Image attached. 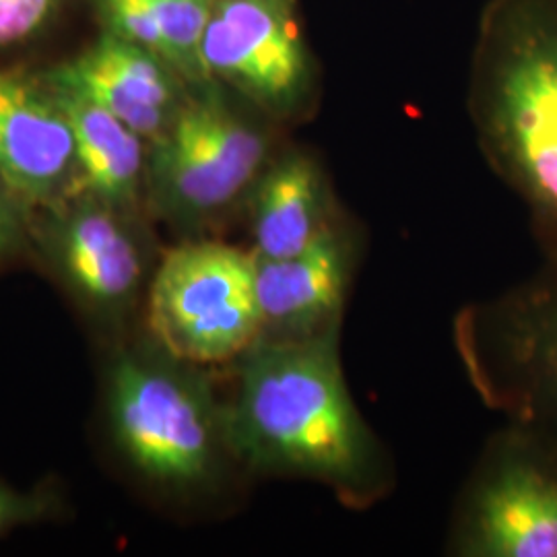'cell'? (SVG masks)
Returning a JSON list of instances; mask_svg holds the SVG:
<instances>
[{
    "label": "cell",
    "instance_id": "1",
    "mask_svg": "<svg viewBox=\"0 0 557 557\" xmlns=\"http://www.w3.org/2000/svg\"><path fill=\"white\" fill-rule=\"evenodd\" d=\"M234 363L225 428L246 473L312 481L359 510L386 498L395 467L349 393L341 329L304 341L259 338Z\"/></svg>",
    "mask_w": 557,
    "mask_h": 557
},
{
    "label": "cell",
    "instance_id": "2",
    "mask_svg": "<svg viewBox=\"0 0 557 557\" xmlns=\"http://www.w3.org/2000/svg\"><path fill=\"white\" fill-rule=\"evenodd\" d=\"M479 139L557 262V0H502L473 98Z\"/></svg>",
    "mask_w": 557,
    "mask_h": 557
},
{
    "label": "cell",
    "instance_id": "3",
    "mask_svg": "<svg viewBox=\"0 0 557 557\" xmlns=\"http://www.w3.org/2000/svg\"><path fill=\"white\" fill-rule=\"evenodd\" d=\"M108 411L120 453L168 496L195 498L227 469H242L227 438L225 403L205 368L168 354L153 338L114 361Z\"/></svg>",
    "mask_w": 557,
    "mask_h": 557
},
{
    "label": "cell",
    "instance_id": "4",
    "mask_svg": "<svg viewBox=\"0 0 557 557\" xmlns=\"http://www.w3.org/2000/svg\"><path fill=\"white\" fill-rule=\"evenodd\" d=\"M453 338L481 403L557 444V262L462 308Z\"/></svg>",
    "mask_w": 557,
    "mask_h": 557
},
{
    "label": "cell",
    "instance_id": "5",
    "mask_svg": "<svg viewBox=\"0 0 557 557\" xmlns=\"http://www.w3.org/2000/svg\"><path fill=\"white\" fill-rule=\"evenodd\" d=\"M271 161V137L215 89L186 94L147 153V186L161 218L197 227L250 197Z\"/></svg>",
    "mask_w": 557,
    "mask_h": 557
},
{
    "label": "cell",
    "instance_id": "6",
    "mask_svg": "<svg viewBox=\"0 0 557 557\" xmlns=\"http://www.w3.org/2000/svg\"><path fill=\"white\" fill-rule=\"evenodd\" d=\"M147 326L168 354L202 368L242 358L260 337L252 250L218 239L170 248L149 281Z\"/></svg>",
    "mask_w": 557,
    "mask_h": 557
},
{
    "label": "cell",
    "instance_id": "7",
    "mask_svg": "<svg viewBox=\"0 0 557 557\" xmlns=\"http://www.w3.org/2000/svg\"><path fill=\"white\" fill-rule=\"evenodd\" d=\"M448 552L557 557V444L506 421L485 442L462 487Z\"/></svg>",
    "mask_w": 557,
    "mask_h": 557
},
{
    "label": "cell",
    "instance_id": "8",
    "mask_svg": "<svg viewBox=\"0 0 557 557\" xmlns=\"http://www.w3.org/2000/svg\"><path fill=\"white\" fill-rule=\"evenodd\" d=\"M200 62L207 79L232 85L275 119H298L312 94L296 0H215Z\"/></svg>",
    "mask_w": 557,
    "mask_h": 557
},
{
    "label": "cell",
    "instance_id": "9",
    "mask_svg": "<svg viewBox=\"0 0 557 557\" xmlns=\"http://www.w3.org/2000/svg\"><path fill=\"white\" fill-rule=\"evenodd\" d=\"M358 259L359 236L347 220L294 257L255 255L259 338L304 341L338 331Z\"/></svg>",
    "mask_w": 557,
    "mask_h": 557
},
{
    "label": "cell",
    "instance_id": "10",
    "mask_svg": "<svg viewBox=\"0 0 557 557\" xmlns=\"http://www.w3.org/2000/svg\"><path fill=\"white\" fill-rule=\"evenodd\" d=\"M120 211L87 195L59 207L46 232L50 257L64 281L106 317L124 314L145 281L143 246Z\"/></svg>",
    "mask_w": 557,
    "mask_h": 557
},
{
    "label": "cell",
    "instance_id": "11",
    "mask_svg": "<svg viewBox=\"0 0 557 557\" xmlns=\"http://www.w3.org/2000/svg\"><path fill=\"white\" fill-rule=\"evenodd\" d=\"M79 180L71 124L54 96L0 73V182L27 207H57Z\"/></svg>",
    "mask_w": 557,
    "mask_h": 557
},
{
    "label": "cell",
    "instance_id": "12",
    "mask_svg": "<svg viewBox=\"0 0 557 557\" xmlns=\"http://www.w3.org/2000/svg\"><path fill=\"white\" fill-rule=\"evenodd\" d=\"M52 85L96 101L149 143L170 126L186 98L176 73L160 57L119 34L60 66Z\"/></svg>",
    "mask_w": 557,
    "mask_h": 557
},
{
    "label": "cell",
    "instance_id": "13",
    "mask_svg": "<svg viewBox=\"0 0 557 557\" xmlns=\"http://www.w3.org/2000/svg\"><path fill=\"white\" fill-rule=\"evenodd\" d=\"M248 202L252 252L262 259L294 257L343 221L319 161L299 149L269 161Z\"/></svg>",
    "mask_w": 557,
    "mask_h": 557
},
{
    "label": "cell",
    "instance_id": "14",
    "mask_svg": "<svg viewBox=\"0 0 557 557\" xmlns=\"http://www.w3.org/2000/svg\"><path fill=\"white\" fill-rule=\"evenodd\" d=\"M52 96L73 131L81 188L119 209L131 207L147 182L145 139L69 87L52 85Z\"/></svg>",
    "mask_w": 557,
    "mask_h": 557
},
{
    "label": "cell",
    "instance_id": "15",
    "mask_svg": "<svg viewBox=\"0 0 557 557\" xmlns=\"http://www.w3.org/2000/svg\"><path fill=\"white\" fill-rule=\"evenodd\" d=\"M160 23L163 60L195 87L209 83L200 62V44L215 0H149Z\"/></svg>",
    "mask_w": 557,
    "mask_h": 557
},
{
    "label": "cell",
    "instance_id": "16",
    "mask_svg": "<svg viewBox=\"0 0 557 557\" xmlns=\"http://www.w3.org/2000/svg\"><path fill=\"white\" fill-rule=\"evenodd\" d=\"M103 4L119 36L163 60L160 23L149 0H103Z\"/></svg>",
    "mask_w": 557,
    "mask_h": 557
},
{
    "label": "cell",
    "instance_id": "17",
    "mask_svg": "<svg viewBox=\"0 0 557 557\" xmlns=\"http://www.w3.org/2000/svg\"><path fill=\"white\" fill-rule=\"evenodd\" d=\"M59 0H0V46L36 34L54 13Z\"/></svg>",
    "mask_w": 557,
    "mask_h": 557
},
{
    "label": "cell",
    "instance_id": "18",
    "mask_svg": "<svg viewBox=\"0 0 557 557\" xmlns=\"http://www.w3.org/2000/svg\"><path fill=\"white\" fill-rule=\"evenodd\" d=\"M20 202L0 182V259L17 248L21 239Z\"/></svg>",
    "mask_w": 557,
    "mask_h": 557
},
{
    "label": "cell",
    "instance_id": "19",
    "mask_svg": "<svg viewBox=\"0 0 557 557\" xmlns=\"http://www.w3.org/2000/svg\"><path fill=\"white\" fill-rule=\"evenodd\" d=\"M36 515L34 499L23 498L20 494H13L11 490L0 485V533L21 520H27Z\"/></svg>",
    "mask_w": 557,
    "mask_h": 557
}]
</instances>
